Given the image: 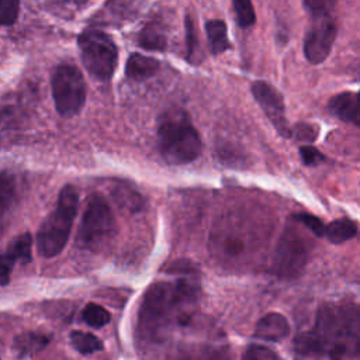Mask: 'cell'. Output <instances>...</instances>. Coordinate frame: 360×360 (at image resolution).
Returning a JSON list of instances; mask_svg holds the SVG:
<instances>
[{
    "instance_id": "obj_30",
    "label": "cell",
    "mask_w": 360,
    "mask_h": 360,
    "mask_svg": "<svg viewBox=\"0 0 360 360\" xmlns=\"http://www.w3.org/2000/svg\"><path fill=\"white\" fill-rule=\"evenodd\" d=\"M58 4H63V6H75V7H80L84 6L87 1L90 0H53Z\"/></svg>"
},
{
    "instance_id": "obj_7",
    "label": "cell",
    "mask_w": 360,
    "mask_h": 360,
    "mask_svg": "<svg viewBox=\"0 0 360 360\" xmlns=\"http://www.w3.org/2000/svg\"><path fill=\"white\" fill-rule=\"evenodd\" d=\"M52 97L58 114L63 118L77 115L86 103V83L80 70L70 63H60L51 79Z\"/></svg>"
},
{
    "instance_id": "obj_29",
    "label": "cell",
    "mask_w": 360,
    "mask_h": 360,
    "mask_svg": "<svg viewBox=\"0 0 360 360\" xmlns=\"http://www.w3.org/2000/svg\"><path fill=\"white\" fill-rule=\"evenodd\" d=\"M246 359H277L278 354L260 345H249L243 354Z\"/></svg>"
},
{
    "instance_id": "obj_13",
    "label": "cell",
    "mask_w": 360,
    "mask_h": 360,
    "mask_svg": "<svg viewBox=\"0 0 360 360\" xmlns=\"http://www.w3.org/2000/svg\"><path fill=\"white\" fill-rule=\"evenodd\" d=\"M288 333L290 323L285 316L278 312L266 314L263 318L259 319L255 329V338L267 342H281L288 336Z\"/></svg>"
},
{
    "instance_id": "obj_20",
    "label": "cell",
    "mask_w": 360,
    "mask_h": 360,
    "mask_svg": "<svg viewBox=\"0 0 360 360\" xmlns=\"http://www.w3.org/2000/svg\"><path fill=\"white\" fill-rule=\"evenodd\" d=\"M82 321L86 325L98 329V328L105 326L111 321V315L104 307L90 302L82 311Z\"/></svg>"
},
{
    "instance_id": "obj_24",
    "label": "cell",
    "mask_w": 360,
    "mask_h": 360,
    "mask_svg": "<svg viewBox=\"0 0 360 360\" xmlns=\"http://www.w3.org/2000/svg\"><path fill=\"white\" fill-rule=\"evenodd\" d=\"M0 190H1V214L4 215L10 202H11V198L14 195V180L7 172L1 173V187H0Z\"/></svg>"
},
{
    "instance_id": "obj_27",
    "label": "cell",
    "mask_w": 360,
    "mask_h": 360,
    "mask_svg": "<svg viewBox=\"0 0 360 360\" xmlns=\"http://www.w3.org/2000/svg\"><path fill=\"white\" fill-rule=\"evenodd\" d=\"M338 0H304L305 8L314 15L329 14Z\"/></svg>"
},
{
    "instance_id": "obj_17",
    "label": "cell",
    "mask_w": 360,
    "mask_h": 360,
    "mask_svg": "<svg viewBox=\"0 0 360 360\" xmlns=\"http://www.w3.org/2000/svg\"><path fill=\"white\" fill-rule=\"evenodd\" d=\"M357 233V225L349 218H339L329 222L325 228V238L333 243L340 245L350 240Z\"/></svg>"
},
{
    "instance_id": "obj_2",
    "label": "cell",
    "mask_w": 360,
    "mask_h": 360,
    "mask_svg": "<svg viewBox=\"0 0 360 360\" xmlns=\"http://www.w3.org/2000/svg\"><path fill=\"white\" fill-rule=\"evenodd\" d=\"M198 294L194 280L180 278L176 283H155L143 294L138 314V338L145 343H160L174 322H183L184 312Z\"/></svg>"
},
{
    "instance_id": "obj_21",
    "label": "cell",
    "mask_w": 360,
    "mask_h": 360,
    "mask_svg": "<svg viewBox=\"0 0 360 360\" xmlns=\"http://www.w3.org/2000/svg\"><path fill=\"white\" fill-rule=\"evenodd\" d=\"M236 22L240 28H249L256 22V14L252 0H233Z\"/></svg>"
},
{
    "instance_id": "obj_15",
    "label": "cell",
    "mask_w": 360,
    "mask_h": 360,
    "mask_svg": "<svg viewBox=\"0 0 360 360\" xmlns=\"http://www.w3.org/2000/svg\"><path fill=\"white\" fill-rule=\"evenodd\" d=\"M49 336L39 332H24L14 338L13 350L20 356L25 357L42 350L49 343Z\"/></svg>"
},
{
    "instance_id": "obj_11",
    "label": "cell",
    "mask_w": 360,
    "mask_h": 360,
    "mask_svg": "<svg viewBox=\"0 0 360 360\" xmlns=\"http://www.w3.org/2000/svg\"><path fill=\"white\" fill-rule=\"evenodd\" d=\"M32 260V236L31 233L25 232L14 238L10 243L6 252L1 256V264H0V278L1 285H6L10 280L11 269L15 263H30Z\"/></svg>"
},
{
    "instance_id": "obj_25",
    "label": "cell",
    "mask_w": 360,
    "mask_h": 360,
    "mask_svg": "<svg viewBox=\"0 0 360 360\" xmlns=\"http://www.w3.org/2000/svg\"><path fill=\"white\" fill-rule=\"evenodd\" d=\"M300 155L302 159V163L305 166H318L319 163L325 162V155L318 150L316 148L311 146V145H304L300 148Z\"/></svg>"
},
{
    "instance_id": "obj_19",
    "label": "cell",
    "mask_w": 360,
    "mask_h": 360,
    "mask_svg": "<svg viewBox=\"0 0 360 360\" xmlns=\"http://www.w3.org/2000/svg\"><path fill=\"white\" fill-rule=\"evenodd\" d=\"M69 339H70L72 347L80 354H91L103 350L104 347L103 342L97 336L83 330H72L69 335Z\"/></svg>"
},
{
    "instance_id": "obj_12",
    "label": "cell",
    "mask_w": 360,
    "mask_h": 360,
    "mask_svg": "<svg viewBox=\"0 0 360 360\" xmlns=\"http://www.w3.org/2000/svg\"><path fill=\"white\" fill-rule=\"evenodd\" d=\"M328 110L340 121L360 128V97L357 93L343 91L333 96L328 103Z\"/></svg>"
},
{
    "instance_id": "obj_10",
    "label": "cell",
    "mask_w": 360,
    "mask_h": 360,
    "mask_svg": "<svg viewBox=\"0 0 360 360\" xmlns=\"http://www.w3.org/2000/svg\"><path fill=\"white\" fill-rule=\"evenodd\" d=\"M252 94L256 98L257 104L270 120L276 131L283 138H290L292 135V129L290 128L287 115H285V105L283 96L267 82L257 80L252 84Z\"/></svg>"
},
{
    "instance_id": "obj_1",
    "label": "cell",
    "mask_w": 360,
    "mask_h": 360,
    "mask_svg": "<svg viewBox=\"0 0 360 360\" xmlns=\"http://www.w3.org/2000/svg\"><path fill=\"white\" fill-rule=\"evenodd\" d=\"M294 347L300 356L360 357V304L322 305L314 328L300 333Z\"/></svg>"
},
{
    "instance_id": "obj_4",
    "label": "cell",
    "mask_w": 360,
    "mask_h": 360,
    "mask_svg": "<svg viewBox=\"0 0 360 360\" xmlns=\"http://www.w3.org/2000/svg\"><path fill=\"white\" fill-rule=\"evenodd\" d=\"M77 205L79 195L76 187L66 184L58 195L55 208L35 235V246L39 256L51 259L63 250L76 218Z\"/></svg>"
},
{
    "instance_id": "obj_9",
    "label": "cell",
    "mask_w": 360,
    "mask_h": 360,
    "mask_svg": "<svg viewBox=\"0 0 360 360\" xmlns=\"http://www.w3.org/2000/svg\"><path fill=\"white\" fill-rule=\"evenodd\" d=\"M338 35V27L330 14L314 15L304 39V55L312 65L322 63L330 53Z\"/></svg>"
},
{
    "instance_id": "obj_5",
    "label": "cell",
    "mask_w": 360,
    "mask_h": 360,
    "mask_svg": "<svg viewBox=\"0 0 360 360\" xmlns=\"http://www.w3.org/2000/svg\"><path fill=\"white\" fill-rule=\"evenodd\" d=\"M80 59L86 70L97 80L107 82L118 63V48L104 31L87 28L77 37Z\"/></svg>"
},
{
    "instance_id": "obj_28",
    "label": "cell",
    "mask_w": 360,
    "mask_h": 360,
    "mask_svg": "<svg viewBox=\"0 0 360 360\" xmlns=\"http://www.w3.org/2000/svg\"><path fill=\"white\" fill-rule=\"evenodd\" d=\"M186 44H187V56L190 60H193L197 49V34H195L194 22L190 15L186 17Z\"/></svg>"
},
{
    "instance_id": "obj_14",
    "label": "cell",
    "mask_w": 360,
    "mask_h": 360,
    "mask_svg": "<svg viewBox=\"0 0 360 360\" xmlns=\"http://www.w3.org/2000/svg\"><path fill=\"white\" fill-rule=\"evenodd\" d=\"M160 68L159 60L150 56H145L141 53H131L129 58L127 59L125 65V75L131 80H145L158 73Z\"/></svg>"
},
{
    "instance_id": "obj_26",
    "label": "cell",
    "mask_w": 360,
    "mask_h": 360,
    "mask_svg": "<svg viewBox=\"0 0 360 360\" xmlns=\"http://www.w3.org/2000/svg\"><path fill=\"white\" fill-rule=\"evenodd\" d=\"M292 135H295V138L298 141L314 142L318 136V127L314 124H308V122H300L292 129Z\"/></svg>"
},
{
    "instance_id": "obj_8",
    "label": "cell",
    "mask_w": 360,
    "mask_h": 360,
    "mask_svg": "<svg viewBox=\"0 0 360 360\" xmlns=\"http://www.w3.org/2000/svg\"><path fill=\"white\" fill-rule=\"evenodd\" d=\"M309 257V249L302 235L287 226L274 249L271 270L281 278H294L301 274Z\"/></svg>"
},
{
    "instance_id": "obj_18",
    "label": "cell",
    "mask_w": 360,
    "mask_h": 360,
    "mask_svg": "<svg viewBox=\"0 0 360 360\" xmlns=\"http://www.w3.org/2000/svg\"><path fill=\"white\" fill-rule=\"evenodd\" d=\"M138 44L149 51H165L167 39L158 24H148L141 30Z\"/></svg>"
},
{
    "instance_id": "obj_6",
    "label": "cell",
    "mask_w": 360,
    "mask_h": 360,
    "mask_svg": "<svg viewBox=\"0 0 360 360\" xmlns=\"http://www.w3.org/2000/svg\"><path fill=\"white\" fill-rule=\"evenodd\" d=\"M115 221L108 202L98 194L89 197L77 229L76 242L79 248L96 250L112 235Z\"/></svg>"
},
{
    "instance_id": "obj_16",
    "label": "cell",
    "mask_w": 360,
    "mask_h": 360,
    "mask_svg": "<svg viewBox=\"0 0 360 360\" xmlns=\"http://www.w3.org/2000/svg\"><path fill=\"white\" fill-rule=\"evenodd\" d=\"M205 31L211 52L214 55H219L231 48L226 24L222 20H208L205 22Z\"/></svg>"
},
{
    "instance_id": "obj_23",
    "label": "cell",
    "mask_w": 360,
    "mask_h": 360,
    "mask_svg": "<svg viewBox=\"0 0 360 360\" xmlns=\"http://www.w3.org/2000/svg\"><path fill=\"white\" fill-rule=\"evenodd\" d=\"M20 14V0H0L1 25H13Z\"/></svg>"
},
{
    "instance_id": "obj_3",
    "label": "cell",
    "mask_w": 360,
    "mask_h": 360,
    "mask_svg": "<svg viewBox=\"0 0 360 360\" xmlns=\"http://www.w3.org/2000/svg\"><path fill=\"white\" fill-rule=\"evenodd\" d=\"M158 145L162 158L169 165L191 163L202 149L197 129L181 108H169L159 117Z\"/></svg>"
},
{
    "instance_id": "obj_22",
    "label": "cell",
    "mask_w": 360,
    "mask_h": 360,
    "mask_svg": "<svg viewBox=\"0 0 360 360\" xmlns=\"http://www.w3.org/2000/svg\"><path fill=\"white\" fill-rule=\"evenodd\" d=\"M291 218L295 222L304 225L307 229H309V232H312L315 236H318V238L325 236L326 226L318 217H315L312 214H307V212H300V214H294Z\"/></svg>"
}]
</instances>
